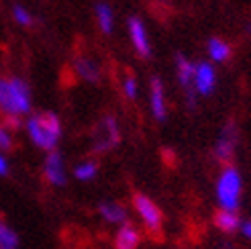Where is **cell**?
Returning a JSON list of instances; mask_svg holds the SVG:
<instances>
[{"label":"cell","instance_id":"1","mask_svg":"<svg viewBox=\"0 0 251 249\" xmlns=\"http://www.w3.org/2000/svg\"><path fill=\"white\" fill-rule=\"evenodd\" d=\"M33 113V90L29 82L17 74H0V121L23 127Z\"/></svg>","mask_w":251,"mask_h":249},{"label":"cell","instance_id":"2","mask_svg":"<svg viewBox=\"0 0 251 249\" xmlns=\"http://www.w3.org/2000/svg\"><path fill=\"white\" fill-rule=\"evenodd\" d=\"M23 131L27 135L29 143L43 153L59 149V143L64 139V121L53 110H33L23 121Z\"/></svg>","mask_w":251,"mask_h":249},{"label":"cell","instance_id":"3","mask_svg":"<svg viewBox=\"0 0 251 249\" xmlns=\"http://www.w3.org/2000/svg\"><path fill=\"white\" fill-rule=\"evenodd\" d=\"M123 139L121 123L115 115H102L88 135V143H90L92 155H106L112 149H117Z\"/></svg>","mask_w":251,"mask_h":249},{"label":"cell","instance_id":"4","mask_svg":"<svg viewBox=\"0 0 251 249\" xmlns=\"http://www.w3.org/2000/svg\"><path fill=\"white\" fill-rule=\"evenodd\" d=\"M241 194H243V178L241 172L233 164L223 166L221 174L215 184V196L219 208L225 210H239L241 204Z\"/></svg>","mask_w":251,"mask_h":249},{"label":"cell","instance_id":"5","mask_svg":"<svg viewBox=\"0 0 251 249\" xmlns=\"http://www.w3.org/2000/svg\"><path fill=\"white\" fill-rule=\"evenodd\" d=\"M131 206L145 233H149L151 237L161 235V231H164V213H161L159 204L151 196H147L143 192H135L131 198Z\"/></svg>","mask_w":251,"mask_h":249},{"label":"cell","instance_id":"6","mask_svg":"<svg viewBox=\"0 0 251 249\" xmlns=\"http://www.w3.org/2000/svg\"><path fill=\"white\" fill-rule=\"evenodd\" d=\"M237 143H239V127H237L235 121H227L217 137L215 147H212V157H215L217 164H221V166L233 164Z\"/></svg>","mask_w":251,"mask_h":249},{"label":"cell","instance_id":"7","mask_svg":"<svg viewBox=\"0 0 251 249\" xmlns=\"http://www.w3.org/2000/svg\"><path fill=\"white\" fill-rule=\"evenodd\" d=\"M41 178L47 186H51V188H64L68 184L70 170L66 164V157L59 149L45 153V157L41 161Z\"/></svg>","mask_w":251,"mask_h":249},{"label":"cell","instance_id":"8","mask_svg":"<svg viewBox=\"0 0 251 249\" xmlns=\"http://www.w3.org/2000/svg\"><path fill=\"white\" fill-rule=\"evenodd\" d=\"M72 72L76 74V78L86 82V84H100L104 78V68L90 53H78L72 59Z\"/></svg>","mask_w":251,"mask_h":249},{"label":"cell","instance_id":"9","mask_svg":"<svg viewBox=\"0 0 251 249\" xmlns=\"http://www.w3.org/2000/svg\"><path fill=\"white\" fill-rule=\"evenodd\" d=\"M176 78H178V84L182 86V90L186 94L188 108H194L196 106V96H198L194 92V64L184 53L176 55Z\"/></svg>","mask_w":251,"mask_h":249},{"label":"cell","instance_id":"10","mask_svg":"<svg viewBox=\"0 0 251 249\" xmlns=\"http://www.w3.org/2000/svg\"><path fill=\"white\" fill-rule=\"evenodd\" d=\"M127 31H129V39H131L135 53L143 59L151 57V39H149L145 23L139 17H129L127 19Z\"/></svg>","mask_w":251,"mask_h":249},{"label":"cell","instance_id":"11","mask_svg":"<svg viewBox=\"0 0 251 249\" xmlns=\"http://www.w3.org/2000/svg\"><path fill=\"white\" fill-rule=\"evenodd\" d=\"M149 113L157 123H164L168 119V98H166V86L161 78L153 76L149 80Z\"/></svg>","mask_w":251,"mask_h":249},{"label":"cell","instance_id":"12","mask_svg":"<svg viewBox=\"0 0 251 249\" xmlns=\"http://www.w3.org/2000/svg\"><path fill=\"white\" fill-rule=\"evenodd\" d=\"M96 213L104 225L115 227V229L125 225V223H129V208L121 200H102L98 204Z\"/></svg>","mask_w":251,"mask_h":249},{"label":"cell","instance_id":"13","mask_svg":"<svg viewBox=\"0 0 251 249\" xmlns=\"http://www.w3.org/2000/svg\"><path fill=\"white\" fill-rule=\"evenodd\" d=\"M217 88V72L210 61L194 64V92L198 96H210Z\"/></svg>","mask_w":251,"mask_h":249},{"label":"cell","instance_id":"14","mask_svg":"<svg viewBox=\"0 0 251 249\" xmlns=\"http://www.w3.org/2000/svg\"><path fill=\"white\" fill-rule=\"evenodd\" d=\"M143 241V231L135 225V223H125V225L115 229V237L112 245L115 249H139Z\"/></svg>","mask_w":251,"mask_h":249},{"label":"cell","instance_id":"15","mask_svg":"<svg viewBox=\"0 0 251 249\" xmlns=\"http://www.w3.org/2000/svg\"><path fill=\"white\" fill-rule=\"evenodd\" d=\"M212 225L217 231H221L223 235H233L241 229V217L239 210H225V208H217V213L212 215Z\"/></svg>","mask_w":251,"mask_h":249},{"label":"cell","instance_id":"16","mask_svg":"<svg viewBox=\"0 0 251 249\" xmlns=\"http://www.w3.org/2000/svg\"><path fill=\"white\" fill-rule=\"evenodd\" d=\"M94 21L102 35H112V31H115V10L110 8L108 2L94 4Z\"/></svg>","mask_w":251,"mask_h":249},{"label":"cell","instance_id":"17","mask_svg":"<svg viewBox=\"0 0 251 249\" xmlns=\"http://www.w3.org/2000/svg\"><path fill=\"white\" fill-rule=\"evenodd\" d=\"M100 174V164L94 157H86L72 168V176L78 182H94Z\"/></svg>","mask_w":251,"mask_h":249},{"label":"cell","instance_id":"18","mask_svg":"<svg viewBox=\"0 0 251 249\" xmlns=\"http://www.w3.org/2000/svg\"><path fill=\"white\" fill-rule=\"evenodd\" d=\"M206 51H208V57L212 61H217V64H225V61L231 59L233 49H231V45L227 41L221 39V37H212V39H208V43H206Z\"/></svg>","mask_w":251,"mask_h":249},{"label":"cell","instance_id":"19","mask_svg":"<svg viewBox=\"0 0 251 249\" xmlns=\"http://www.w3.org/2000/svg\"><path fill=\"white\" fill-rule=\"evenodd\" d=\"M17 129L15 124H10L6 121H0V151L10 153L17 145Z\"/></svg>","mask_w":251,"mask_h":249},{"label":"cell","instance_id":"20","mask_svg":"<svg viewBox=\"0 0 251 249\" xmlns=\"http://www.w3.org/2000/svg\"><path fill=\"white\" fill-rule=\"evenodd\" d=\"M121 94L125 100L135 102L139 98V80L133 72H125L123 78H121Z\"/></svg>","mask_w":251,"mask_h":249},{"label":"cell","instance_id":"21","mask_svg":"<svg viewBox=\"0 0 251 249\" xmlns=\"http://www.w3.org/2000/svg\"><path fill=\"white\" fill-rule=\"evenodd\" d=\"M0 249H21V235L8 223H0Z\"/></svg>","mask_w":251,"mask_h":249},{"label":"cell","instance_id":"22","mask_svg":"<svg viewBox=\"0 0 251 249\" xmlns=\"http://www.w3.org/2000/svg\"><path fill=\"white\" fill-rule=\"evenodd\" d=\"M10 15H12V21H15L23 29H31V27H35V23H37L35 15L29 8H25L23 4H12Z\"/></svg>","mask_w":251,"mask_h":249},{"label":"cell","instance_id":"23","mask_svg":"<svg viewBox=\"0 0 251 249\" xmlns=\"http://www.w3.org/2000/svg\"><path fill=\"white\" fill-rule=\"evenodd\" d=\"M10 159H8V153H2L0 151V178H8L10 176Z\"/></svg>","mask_w":251,"mask_h":249},{"label":"cell","instance_id":"24","mask_svg":"<svg viewBox=\"0 0 251 249\" xmlns=\"http://www.w3.org/2000/svg\"><path fill=\"white\" fill-rule=\"evenodd\" d=\"M241 235L243 237H247V239H251V219H247V221H241Z\"/></svg>","mask_w":251,"mask_h":249},{"label":"cell","instance_id":"25","mask_svg":"<svg viewBox=\"0 0 251 249\" xmlns=\"http://www.w3.org/2000/svg\"><path fill=\"white\" fill-rule=\"evenodd\" d=\"M219 249H237V247H235L231 241H223V243L219 245Z\"/></svg>","mask_w":251,"mask_h":249},{"label":"cell","instance_id":"26","mask_svg":"<svg viewBox=\"0 0 251 249\" xmlns=\"http://www.w3.org/2000/svg\"><path fill=\"white\" fill-rule=\"evenodd\" d=\"M245 31H247V33H249V35H251V21H249V23H247V27H245Z\"/></svg>","mask_w":251,"mask_h":249},{"label":"cell","instance_id":"27","mask_svg":"<svg viewBox=\"0 0 251 249\" xmlns=\"http://www.w3.org/2000/svg\"><path fill=\"white\" fill-rule=\"evenodd\" d=\"M0 223H2V215H0Z\"/></svg>","mask_w":251,"mask_h":249}]
</instances>
